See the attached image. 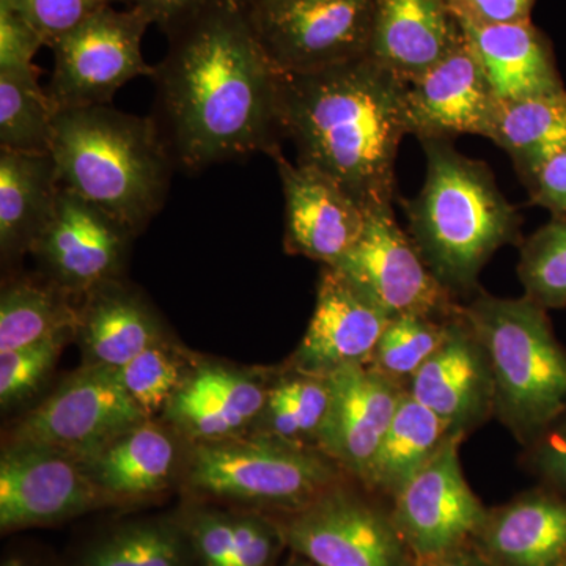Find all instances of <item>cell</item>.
Returning <instances> with one entry per match:
<instances>
[{"instance_id": "36", "label": "cell", "mask_w": 566, "mask_h": 566, "mask_svg": "<svg viewBox=\"0 0 566 566\" xmlns=\"http://www.w3.org/2000/svg\"><path fill=\"white\" fill-rule=\"evenodd\" d=\"M178 352L180 349L164 338L117 370L126 392L147 419L155 420L156 416L164 415L192 371L193 367L189 368Z\"/></svg>"}, {"instance_id": "16", "label": "cell", "mask_w": 566, "mask_h": 566, "mask_svg": "<svg viewBox=\"0 0 566 566\" xmlns=\"http://www.w3.org/2000/svg\"><path fill=\"white\" fill-rule=\"evenodd\" d=\"M390 316L340 270L323 266L314 315L286 368L327 376L368 365Z\"/></svg>"}, {"instance_id": "31", "label": "cell", "mask_w": 566, "mask_h": 566, "mask_svg": "<svg viewBox=\"0 0 566 566\" xmlns=\"http://www.w3.org/2000/svg\"><path fill=\"white\" fill-rule=\"evenodd\" d=\"M69 566H196L177 515L128 521L82 547Z\"/></svg>"}, {"instance_id": "44", "label": "cell", "mask_w": 566, "mask_h": 566, "mask_svg": "<svg viewBox=\"0 0 566 566\" xmlns=\"http://www.w3.org/2000/svg\"><path fill=\"white\" fill-rule=\"evenodd\" d=\"M412 566H488L486 562L476 554L474 547L469 546L447 556L428 558V560H412Z\"/></svg>"}, {"instance_id": "14", "label": "cell", "mask_w": 566, "mask_h": 566, "mask_svg": "<svg viewBox=\"0 0 566 566\" xmlns=\"http://www.w3.org/2000/svg\"><path fill=\"white\" fill-rule=\"evenodd\" d=\"M134 237L102 208L63 188L31 253L41 277L82 300L103 283L120 279Z\"/></svg>"}, {"instance_id": "26", "label": "cell", "mask_w": 566, "mask_h": 566, "mask_svg": "<svg viewBox=\"0 0 566 566\" xmlns=\"http://www.w3.org/2000/svg\"><path fill=\"white\" fill-rule=\"evenodd\" d=\"M63 186L51 153L0 150V253L3 264L31 253L46 229Z\"/></svg>"}, {"instance_id": "38", "label": "cell", "mask_w": 566, "mask_h": 566, "mask_svg": "<svg viewBox=\"0 0 566 566\" xmlns=\"http://www.w3.org/2000/svg\"><path fill=\"white\" fill-rule=\"evenodd\" d=\"M115 2L118 0H0L18 11L50 48L85 18Z\"/></svg>"}, {"instance_id": "33", "label": "cell", "mask_w": 566, "mask_h": 566, "mask_svg": "<svg viewBox=\"0 0 566 566\" xmlns=\"http://www.w3.org/2000/svg\"><path fill=\"white\" fill-rule=\"evenodd\" d=\"M40 70H0V150L44 155L51 153L57 115Z\"/></svg>"}, {"instance_id": "47", "label": "cell", "mask_w": 566, "mask_h": 566, "mask_svg": "<svg viewBox=\"0 0 566 566\" xmlns=\"http://www.w3.org/2000/svg\"><path fill=\"white\" fill-rule=\"evenodd\" d=\"M245 3L259 2V0H244Z\"/></svg>"}, {"instance_id": "27", "label": "cell", "mask_w": 566, "mask_h": 566, "mask_svg": "<svg viewBox=\"0 0 566 566\" xmlns=\"http://www.w3.org/2000/svg\"><path fill=\"white\" fill-rule=\"evenodd\" d=\"M196 566H279L286 547L281 527L266 513L193 505L177 515Z\"/></svg>"}, {"instance_id": "22", "label": "cell", "mask_w": 566, "mask_h": 566, "mask_svg": "<svg viewBox=\"0 0 566 566\" xmlns=\"http://www.w3.org/2000/svg\"><path fill=\"white\" fill-rule=\"evenodd\" d=\"M472 547L488 566H560L566 560L565 499L534 491L488 510Z\"/></svg>"}, {"instance_id": "11", "label": "cell", "mask_w": 566, "mask_h": 566, "mask_svg": "<svg viewBox=\"0 0 566 566\" xmlns=\"http://www.w3.org/2000/svg\"><path fill=\"white\" fill-rule=\"evenodd\" d=\"M463 439L450 436L392 499L390 516L412 560H428L472 546L488 510L461 468Z\"/></svg>"}, {"instance_id": "29", "label": "cell", "mask_w": 566, "mask_h": 566, "mask_svg": "<svg viewBox=\"0 0 566 566\" xmlns=\"http://www.w3.org/2000/svg\"><path fill=\"white\" fill-rule=\"evenodd\" d=\"M80 305L44 277L11 279L0 294V353L76 337Z\"/></svg>"}, {"instance_id": "40", "label": "cell", "mask_w": 566, "mask_h": 566, "mask_svg": "<svg viewBox=\"0 0 566 566\" xmlns=\"http://www.w3.org/2000/svg\"><path fill=\"white\" fill-rule=\"evenodd\" d=\"M535 2L536 0H449L458 22L474 28L531 21Z\"/></svg>"}, {"instance_id": "46", "label": "cell", "mask_w": 566, "mask_h": 566, "mask_svg": "<svg viewBox=\"0 0 566 566\" xmlns=\"http://www.w3.org/2000/svg\"><path fill=\"white\" fill-rule=\"evenodd\" d=\"M282 566H315L314 564H311V562L305 560V558L296 556V554H293V557L290 558L289 562H286L285 565Z\"/></svg>"}, {"instance_id": "13", "label": "cell", "mask_w": 566, "mask_h": 566, "mask_svg": "<svg viewBox=\"0 0 566 566\" xmlns=\"http://www.w3.org/2000/svg\"><path fill=\"white\" fill-rule=\"evenodd\" d=\"M144 420L115 368L84 365L14 424L9 442L57 447L84 457Z\"/></svg>"}, {"instance_id": "34", "label": "cell", "mask_w": 566, "mask_h": 566, "mask_svg": "<svg viewBox=\"0 0 566 566\" xmlns=\"http://www.w3.org/2000/svg\"><path fill=\"white\" fill-rule=\"evenodd\" d=\"M517 275L528 300L546 311L566 307V218L553 216L523 241Z\"/></svg>"}, {"instance_id": "17", "label": "cell", "mask_w": 566, "mask_h": 566, "mask_svg": "<svg viewBox=\"0 0 566 566\" xmlns=\"http://www.w3.org/2000/svg\"><path fill=\"white\" fill-rule=\"evenodd\" d=\"M406 392L438 416L450 436L463 441L494 416L490 363L463 307L449 319L446 340L412 376Z\"/></svg>"}, {"instance_id": "4", "label": "cell", "mask_w": 566, "mask_h": 566, "mask_svg": "<svg viewBox=\"0 0 566 566\" xmlns=\"http://www.w3.org/2000/svg\"><path fill=\"white\" fill-rule=\"evenodd\" d=\"M51 156L63 188L136 237L163 210L177 169L151 117L111 104L57 111Z\"/></svg>"}, {"instance_id": "18", "label": "cell", "mask_w": 566, "mask_h": 566, "mask_svg": "<svg viewBox=\"0 0 566 566\" xmlns=\"http://www.w3.org/2000/svg\"><path fill=\"white\" fill-rule=\"evenodd\" d=\"M271 158L285 199V251L335 266L364 232V208L333 178L314 167L290 163L282 148Z\"/></svg>"}, {"instance_id": "30", "label": "cell", "mask_w": 566, "mask_h": 566, "mask_svg": "<svg viewBox=\"0 0 566 566\" xmlns=\"http://www.w3.org/2000/svg\"><path fill=\"white\" fill-rule=\"evenodd\" d=\"M527 182L566 148V91L502 103L493 137Z\"/></svg>"}, {"instance_id": "2", "label": "cell", "mask_w": 566, "mask_h": 566, "mask_svg": "<svg viewBox=\"0 0 566 566\" xmlns=\"http://www.w3.org/2000/svg\"><path fill=\"white\" fill-rule=\"evenodd\" d=\"M282 137L297 163L333 178L364 210L392 205L406 82L368 57L279 76Z\"/></svg>"}, {"instance_id": "7", "label": "cell", "mask_w": 566, "mask_h": 566, "mask_svg": "<svg viewBox=\"0 0 566 566\" xmlns=\"http://www.w3.org/2000/svg\"><path fill=\"white\" fill-rule=\"evenodd\" d=\"M245 7L279 73H312L370 55L375 0H259Z\"/></svg>"}, {"instance_id": "12", "label": "cell", "mask_w": 566, "mask_h": 566, "mask_svg": "<svg viewBox=\"0 0 566 566\" xmlns=\"http://www.w3.org/2000/svg\"><path fill=\"white\" fill-rule=\"evenodd\" d=\"M111 502L81 458L57 447L7 442L0 455V531L55 526Z\"/></svg>"}, {"instance_id": "20", "label": "cell", "mask_w": 566, "mask_h": 566, "mask_svg": "<svg viewBox=\"0 0 566 566\" xmlns=\"http://www.w3.org/2000/svg\"><path fill=\"white\" fill-rule=\"evenodd\" d=\"M275 376L226 364L196 365L163 419L192 446L251 433Z\"/></svg>"}, {"instance_id": "28", "label": "cell", "mask_w": 566, "mask_h": 566, "mask_svg": "<svg viewBox=\"0 0 566 566\" xmlns=\"http://www.w3.org/2000/svg\"><path fill=\"white\" fill-rule=\"evenodd\" d=\"M449 438L442 420L405 390L364 490L392 501Z\"/></svg>"}, {"instance_id": "32", "label": "cell", "mask_w": 566, "mask_h": 566, "mask_svg": "<svg viewBox=\"0 0 566 566\" xmlns=\"http://www.w3.org/2000/svg\"><path fill=\"white\" fill-rule=\"evenodd\" d=\"M329 408L327 376L303 374L285 367L275 376L263 415L252 431L294 444L318 447Z\"/></svg>"}, {"instance_id": "37", "label": "cell", "mask_w": 566, "mask_h": 566, "mask_svg": "<svg viewBox=\"0 0 566 566\" xmlns=\"http://www.w3.org/2000/svg\"><path fill=\"white\" fill-rule=\"evenodd\" d=\"M71 337H55L28 348L0 353V406L11 409L39 392Z\"/></svg>"}, {"instance_id": "8", "label": "cell", "mask_w": 566, "mask_h": 566, "mask_svg": "<svg viewBox=\"0 0 566 566\" xmlns=\"http://www.w3.org/2000/svg\"><path fill=\"white\" fill-rule=\"evenodd\" d=\"M353 483L333 488L297 512L271 515L286 547L315 566H412L390 510Z\"/></svg>"}, {"instance_id": "45", "label": "cell", "mask_w": 566, "mask_h": 566, "mask_svg": "<svg viewBox=\"0 0 566 566\" xmlns=\"http://www.w3.org/2000/svg\"><path fill=\"white\" fill-rule=\"evenodd\" d=\"M0 566H39L32 557L25 556L24 553H9L2 558Z\"/></svg>"}, {"instance_id": "39", "label": "cell", "mask_w": 566, "mask_h": 566, "mask_svg": "<svg viewBox=\"0 0 566 566\" xmlns=\"http://www.w3.org/2000/svg\"><path fill=\"white\" fill-rule=\"evenodd\" d=\"M44 46L35 29L18 11L0 3V70L35 69L33 57Z\"/></svg>"}, {"instance_id": "9", "label": "cell", "mask_w": 566, "mask_h": 566, "mask_svg": "<svg viewBox=\"0 0 566 566\" xmlns=\"http://www.w3.org/2000/svg\"><path fill=\"white\" fill-rule=\"evenodd\" d=\"M150 18L136 9L98 10L52 44L54 69L48 95L55 109L104 106L123 85L153 76L142 55Z\"/></svg>"}, {"instance_id": "23", "label": "cell", "mask_w": 566, "mask_h": 566, "mask_svg": "<svg viewBox=\"0 0 566 566\" xmlns=\"http://www.w3.org/2000/svg\"><path fill=\"white\" fill-rule=\"evenodd\" d=\"M463 35L449 0H375L370 57L409 84Z\"/></svg>"}, {"instance_id": "25", "label": "cell", "mask_w": 566, "mask_h": 566, "mask_svg": "<svg viewBox=\"0 0 566 566\" xmlns=\"http://www.w3.org/2000/svg\"><path fill=\"white\" fill-rule=\"evenodd\" d=\"M76 337L85 365L115 370L166 338L150 304L120 279L103 283L82 297Z\"/></svg>"}, {"instance_id": "6", "label": "cell", "mask_w": 566, "mask_h": 566, "mask_svg": "<svg viewBox=\"0 0 566 566\" xmlns=\"http://www.w3.org/2000/svg\"><path fill=\"white\" fill-rule=\"evenodd\" d=\"M185 476L196 497L266 515L297 512L353 480L318 447L255 431L193 444Z\"/></svg>"}, {"instance_id": "5", "label": "cell", "mask_w": 566, "mask_h": 566, "mask_svg": "<svg viewBox=\"0 0 566 566\" xmlns=\"http://www.w3.org/2000/svg\"><path fill=\"white\" fill-rule=\"evenodd\" d=\"M463 314L490 363L494 416L521 444H534L566 416V349L546 308L479 290Z\"/></svg>"}, {"instance_id": "10", "label": "cell", "mask_w": 566, "mask_h": 566, "mask_svg": "<svg viewBox=\"0 0 566 566\" xmlns=\"http://www.w3.org/2000/svg\"><path fill=\"white\" fill-rule=\"evenodd\" d=\"M359 241L335 268L356 283L390 318H452L463 305L423 262L411 237L395 221L392 205L365 210Z\"/></svg>"}, {"instance_id": "42", "label": "cell", "mask_w": 566, "mask_h": 566, "mask_svg": "<svg viewBox=\"0 0 566 566\" xmlns=\"http://www.w3.org/2000/svg\"><path fill=\"white\" fill-rule=\"evenodd\" d=\"M128 9L142 11L150 18L151 24L158 25L166 35L180 29L186 22L199 17L219 0H118Z\"/></svg>"}, {"instance_id": "43", "label": "cell", "mask_w": 566, "mask_h": 566, "mask_svg": "<svg viewBox=\"0 0 566 566\" xmlns=\"http://www.w3.org/2000/svg\"><path fill=\"white\" fill-rule=\"evenodd\" d=\"M531 203L566 218V148L549 159L527 182Z\"/></svg>"}, {"instance_id": "24", "label": "cell", "mask_w": 566, "mask_h": 566, "mask_svg": "<svg viewBox=\"0 0 566 566\" xmlns=\"http://www.w3.org/2000/svg\"><path fill=\"white\" fill-rule=\"evenodd\" d=\"M501 103L565 91L553 46L531 21L517 24H460Z\"/></svg>"}, {"instance_id": "35", "label": "cell", "mask_w": 566, "mask_h": 566, "mask_svg": "<svg viewBox=\"0 0 566 566\" xmlns=\"http://www.w3.org/2000/svg\"><path fill=\"white\" fill-rule=\"evenodd\" d=\"M447 327L449 319L397 316L387 324L368 365L406 389L412 376L446 340Z\"/></svg>"}, {"instance_id": "15", "label": "cell", "mask_w": 566, "mask_h": 566, "mask_svg": "<svg viewBox=\"0 0 566 566\" xmlns=\"http://www.w3.org/2000/svg\"><path fill=\"white\" fill-rule=\"evenodd\" d=\"M501 104L463 32L441 61L406 84L408 134L420 142L461 134L491 140Z\"/></svg>"}, {"instance_id": "21", "label": "cell", "mask_w": 566, "mask_h": 566, "mask_svg": "<svg viewBox=\"0 0 566 566\" xmlns=\"http://www.w3.org/2000/svg\"><path fill=\"white\" fill-rule=\"evenodd\" d=\"M180 434L144 420L80 457L112 506L148 501L169 490L181 468Z\"/></svg>"}, {"instance_id": "3", "label": "cell", "mask_w": 566, "mask_h": 566, "mask_svg": "<svg viewBox=\"0 0 566 566\" xmlns=\"http://www.w3.org/2000/svg\"><path fill=\"white\" fill-rule=\"evenodd\" d=\"M427 178L405 202L408 232L431 273L453 296L479 292V275L499 249L523 244L520 212L485 163L452 140H422Z\"/></svg>"}, {"instance_id": "1", "label": "cell", "mask_w": 566, "mask_h": 566, "mask_svg": "<svg viewBox=\"0 0 566 566\" xmlns=\"http://www.w3.org/2000/svg\"><path fill=\"white\" fill-rule=\"evenodd\" d=\"M151 115L177 169L281 150L279 73L244 0H219L170 33Z\"/></svg>"}, {"instance_id": "41", "label": "cell", "mask_w": 566, "mask_h": 566, "mask_svg": "<svg viewBox=\"0 0 566 566\" xmlns=\"http://www.w3.org/2000/svg\"><path fill=\"white\" fill-rule=\"evenodd\" d=\"M528 464L547 483L566 490V416L528 446Z\"/></svg>"}, {"instance_id": "48", "label": "cell", "mask_w": 566, "mask_h": 566, "mask_svg": "<svg viewBox=\"0 0 566 566\" xmlns=\"http://www.w3.org/2000/svg\"><path fill=\"white\" fill-rule=\"evenodd\" d=\"M560 566H566V560L564 562V564H562Z\"/></svg>"}, {"instance_id": "19", "label": "cell", "mask_w": 566, "mask_h": 566, "mask_svg": "<svg viewBox=\"0 0 566 566\" xmlns=\"http://www.w3.org/2000/svg\"><path fill=\"white\" fill-rule=\"evenodd\" d=\"M327 379L331 408L318 449L364 486L406 389L371 365H349Z\"/></svg>"}]
</instances>
